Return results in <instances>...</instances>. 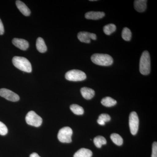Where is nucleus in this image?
Here are the masks:
<instances>
[{"label":"nucleus","instance_id":"nucleus-7","mask_svg":"<svg viewBox=\"0 0 157 157\" xmlns=\"http://www.w3.org/2000/svg\"><path fill=\"white\" fill-rule=\"evenodd\" d=\"M139 118L137 113L135 112H132L130 113L129 116V127L130 131L132 135L137 134L139 127Z\"/></svg>","mask_w":157,"mask_h":157},{"label":"nucleus","instance_id":"nucleus-9","mask_svg":"<svg viewBox=\"0 0 157 157\" xmlns=\"http://www.w3.org/2000/svg\"><path fill=\"white\" fill-rule=\"evenodd\" d=\"M77 37L80 42L86 43H90L91 39L94 40L97 39L96 34L86 32H79L78 34Z\"/></svg>","mask_w":157,"mask_h":157},{"label":"nucleus","instance_id":"nucleus-17","mask_svg":"<svg viewBox=\"0 0 157 157\" xmlns=\"http://www.w3.org/2000/svg\"><path fill=\"white\" fill-rule=\"evenodd\" d=\"M101 104L103 106L106 107H111L114 106L117 102L114 99L109 97H105L102 99L101 101Z\"/></svg>","mask_w":157,"mask_h":157},{"label":"nucleus","instance_id":"nucleus-10","mask_svg":"<svg viewBox=\"0 0 157 157\" xmlns=\"http://www.w3.org/2000/svg\"><path fill=\"white\" fill-rule=\"evenodd\" d=\"M12 42L13 45L21 50L25 51L29 48V42L25 39L14 38Z\"/></svg>","mask_w":157,"mask_h":157},{"label":"nucleus","instance_id":"nucleus-5","mask_svg":"<svg viewBox=\"0 0 157 157\" xmlns=\"http://www.w3.org/2000/svg\"><path fill=\"white\" fill-rule=\"evenodd\" d=\"M73 130L70 127H66L62 128L59 131L58 138L62 143H70L72 142Z\"/></svg>","mask_w":157,"mask_h":157},{"label":"nucleus","instance_id":"nucleus-22","mask_svg":"<svg viewBox=\"0 0 157 157\" xmlns=\"http://www.w3.org/2000/svg\"><path fill=\"white\" fill-rule=\"evenodd\" d=\"M132 32L130 29L128 28H124L122 32V37L124 40L126 41H129L132 39Z\"/></svg>","mask_w":157,"mask_h":157},{"label":"nucleus","instance_id":"nucleus-25","mask_svg":"<svg viewBox=\"0 0 157 157\" xmlns=\"http://www.w3.org/2000/svg\"><path fill=\"white\" fill-rule=\"evenodd\" d=\"M151 157H157V143L154 142L152 145V152Z\"/></svg>","mask_w":157,"mask_h":157},{"label":"nucleus","instance_id":"nucleus-13","mask_svg":"<svg viewBox=\"0 0 157 157\" xmlns=\"http://www.w3.org/2000/svg\"><path fill=\"white\" fill-rule=\"evenodd\" d=\"M147 2L146 0H136L134 2V8L138 12H144L146 9Z\"/></svg>","mask_w":157,"mask_h":157},{"label":"nucleus","instance_id":"nucleus-24","mask_svg":"<svg viewBox=\"0 0 157 157\" xmlns=\"http://www.w3.org/2000/svg\"><path fill=\"white\" fill-rule=\"evenodd\" d=\"M8 129L6 125L0 121V135H5L8 133Z\"/></svg>","mask_w":157,"mask_h":157},{"label":"nucleus","instance_id":"nucleus-19","mask_svg":"<svg viewBox=\"0 0 157 157\" xmlns=\"http://www.w3.org/2000/svg\"><path fill=\"white\" fill-rule=\"evenodd\" d=\"M110 138L113 142L118 146H121L122 145L123 143V139L122 137L118 134H115V133L111 134L110 135Z\"/></svg>","mask_w":157,"mask_h":157},{"label":"nucleus","instance_id":"nucleus-21","mask_svg":"<svg viewBox=\"0 0 157 157\" xmlns=\"http://www.w3.org/2000/svg\"><path fill=\"white\" fill-rule=\"evenodd\" d=\"M116 30V26L113 24H109L105 25L104 27V33L107 35H110L114 33Z\"/></svg>","mask_w":157,"mask_h":157},{"label":"nucleus","instance_id":"nucleus-6","mask_svg":"<svg viewBox=\"0 0 157 157\" xmlns=\"http://www.w3.org/2000/svg\"><path fill=\"white\" fill-rule=\"evenodd\" d=\"M25 120L29 125L36 127L40 126L42 122V118L33 110L28 113L26 116Z\"/></svg>","mask_w":157,"mask_h":157},{"label":"nucleus","instance_id":"nucleus-2","mask_svg":"<svg viewBox=\"0 0 157 157\" xmlns=\"http://www.w3.org/2000/svg\"><path fill=\"white\" fill-rule=\"evenodd\" d=\"M139 70L141 74L147 75L151 71V59L149 53L147 51H144L140 57Z\"/></svg>","mask_w":157,"mask_h":157},{"label":"nucleus","instance_id":"nucleus-11","mask_svg":"<svg viewBox=\"0 0 157 157\" xmlns=\"http://www.w3.org/2000/svg\"><path fill=\"white\" fill-rule=\"evenodd\" d=\"M105 16L104 12L100 11H89L86 13L85 17L87 19L98 20L103 18Z\"/></svg>","mask_w":157,"mask_h":157},{"label":"nucleus","instance_id":"nucleus-4","mask_svg":"<svg viewBox=\"0 0 157 157\" xmlns=\"http://www.w3.org/2000/svg\"><path fill=\"white\" fill-rule=\"evenodd\" d=\"M65 78L69 81H81L85 80L86 78V76L85 73L81 70H73L66 73Z\"/></svg>","mask_w":157,"mask_h":157},{"label":"nucleus","instance_id":"nucleus-8","mask_svg":"<svg viewBox=\"0 0 157 157\" xmlns=\"http://www.w3.org/2000/svg\"><path fill=\"white\" fill-rule=\"evenodd\" d=\"M0 96L12 102H16L20 99L19 96L17 94L6 88L0 89Z\"/></svg>","mask_w":157,"mask_h":157},{"label":"nucleus","instance_id":"nucleus-12","mask_svg":"<svg viewBox=\"0 0 157 157\" xmlns=\"http://www.w3.org/2000/svg\"><path fill=\"white\" fill-rule=\"evenodd\" d=\"M16 5L17 9L24 15L25 16H29L31 14L30 10L24 3L17 0L16 1Z\"/></svg>","mask_w":157,"mask_h":157},{"label":"nucleus","instance_id":"nucleus-18","mask_svg":"<svg viewBox=\"0 0 157 157\" xmlns=\"http://www.w3.org/2000/svg\"><path fill=\"white\" fill-rule=\"evenodd\" d=\"M95 145L98 148H101L102 145L107 144V140L105 137L102 136H98L95 137L94 140Z\"/></svg>","mask_w":157,"mask_h":157},{"label":"nucleus","instance_id":"nucleus-20","mask_svg":"<svg viewBox=\"0 0 157 157\" xmlns=\"http://www.w3.org/2000/svg\"><path fill=\"white\" fill-rule=\"evenodd\" d=\"M70 109L76 115H82L84 113V109L81 106L77 104H72L70 107Z\"/></svg>","mask_w":157,"mask_h":157},{"label":"nucleus","instance_id":"nucleus-14","mask_svg":"<svg viewBox=\"0 0 157 157\" xmlns=\"http://www.w3.org/2000/svg\"><path fill=\"white\" fill-rule=\"evenodd\" d=\"M81 94L83 98L86 100H90L95 95V91L94 90L86 87L82 88L80 90Z\"/></svg>","mask_w":157,"mask_h":157},{"label":"nucleus","instance_id":"nucleus-26","mask_svg":"<svg viewBox=\"0 0 157 157\" xmlns=\"http://www.w3.org/2000/svg\"><path fill=\"white\" fill-rule=\"evenodd\" d=\"M5 30H4V25L3 23L0 18V35H2L4 33Z\"/></svg>","mask_w":157,"mask_h":157},{"label":"nucleus","instance_id":"nucleus-1","mask_svg":"<svg viewBox=\"0 0 157 157\" xmlns=\"http://www.w3.org/2000/svg\"><path fill=\"white\" fill-rule=\"evenodd\" d=\"M12 63L15 67L23 72L31 73L32 65L28 60L25 57L14 56L12 59Z\"/></svg>","mask_w":157,"mask_h":157},{"label":"nucleus","instance_id":"nucleus-3","mask_svg":"<svg viewBox=\"0 0 157 157\" xmlns=\"http://www.w3.org/2000/svg\"><path fill=\"white\" fill-rule=\"evenodd\" d=\"M92 61L96 65L101 66H109L113 63V59L108 54H94L91 57Z\"/></svg>","mask_w":157,"mask_h":157},{"label":"nucleus","instance_id":"nucleus-15","mask_svg":"<svg viewBox=\"0 0 157 157\" xmlns=\"http://www.w3.org/2000/svg\"><path fill=\"white\" fill-rule=\"evenodd\" d=\"M93 153L88 149L82 148L75 153L73 157H91Z\"/></svg>","mask_w":157,"mask_h":157},{"label":"nucleus","instance_id":"nucleus-23","mask_svg":"<svg viewBox=\"0 0 157 157\" xmlns=\"http://www.w3.org/2000/svg\"><path fill=\"white\" fill-rule=\"evenodd\" d=\"M111 119L110 116L108 115V114L106 113H102L101 115L99 116V118L98 120L102 121L103 122L106 123L109 122Z\"/></svg>","mask_w":157,"mask_h":157},{"label":"nucleus","instance_id":"nucleus-27","mask_svg":"<svg viewBox=\"0 0 157 157\" xmlns=\"http://www.w3.org/2000/svg\"><path fill=\"white\" fill-rule=\"evenodd\" d=\"M30 157H41L36 153H33L30 155Z\"/></svg>","mask_w":157,"mask_h":157},{"label":"nucleus","instance_id":"nucleus-16","mask_svg":"<svg viewBox=\"0 0 157 157\" xmlns=\"http://www.w3.org/2000/svg\"><path fill=\"white\" fill-rule=\"evenodd\" d=\"M36 46L37 50L41 53H44L47 51V46L45 45L44 39L41 37L37 39Z\"/></svg>","mask_w":157,"mask_h":157}]
</instances>
